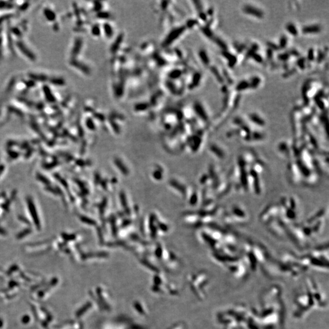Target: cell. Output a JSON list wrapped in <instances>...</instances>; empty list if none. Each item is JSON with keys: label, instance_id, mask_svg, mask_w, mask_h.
I'll return each mask as SVG.
<instances>
[{"label": "cell", "instance_id": "cell-1", "mask_svg": "<svg viewBox=\"0 0 329 329\" xmlns=\"http://www.w3.org/2000/svg\"><path fill=\"white\" fill-rule=\"evenodd\" d=\"M230 212L227 213L225 215L224 219L226 222L231 223L237 221V223L242 224L246 223L248 219L247 212L241 207L238 205H234L231 207Z\"/></svg>", "mask_w": 329, "mask_h": 329}, {"label": "cell", "instance_id": "cell-2", "mask_svg": "<svg viewBox=\"0 0 329 329\" xmlns=\"http://www.w3.org/2000/svg\"><path fill=\"white\" fill-rule=\"evenodd\" d=\"M243 11L245 13L252 15L254 17H257L258 18H262L263 17L264 15L262 10L252 5H246L243 7Z\"/></svg>", "mask_w": 329, "mask_h": 329}, {"label": "cell", "instance_id": "cell-3", "mask_svg": "<svg viewBox=\"0 0 329 329\" xmlns=\"http://www.w3.org/2000/svg\"><path fill=\"white\" fill-rule=\"evenodd\" d=\"M211 152L218 159L223 160L226 157V152L223 149V148H221L218 145H213L210 147Z\"/></svg>", "mask_w": 329, "mask_h": 329}, {"label": "cell", "instance_id": "cell-4", "mask_svg": "<svg viewBox=\"0 0 329 329\" xmlns=\"http://www.w3.org/2000/svg\"><path fill=\"white\" fill-rule=\"evenodd\" d=\"M321 28L320 26L317 25V24L306 26L302 28V32L304 34L318 33L321 31Z\"/></svg>", "mask_w": 329, "mask_h": 329}, {"label": "cell", "instance_id": "cell-5", "mask_svg": "<svg viewBox=\"0 0 329 329\" xmlns=\"http://www.w3.org/2000/svg\"><path fill=\"white\" fill-rule=\"evenodd\" d=\"M249 119L251 121L254 123L255 124H257L260 126H263L265 124V122L263 118H262L259 115L256 113H251L249 115Z\"/></svg>", "mask_w": 329, "mask_h": 329}, {"label": "cell", "instance_id": "cell-6", "mask_svg": "<svg viewBox=\"0 0 329 329\" xmlns=\"http://www.w3.org/2000/svg\"><path fill=\"white\" fill-rule=\"evenodd\" d=\"M223 55H224V57H225L226 58V59H228V61H229V65L230 66L232 67L234 66L235 63H237V58L235 55H232V54H231L230 52H227V51H223Z\"/></svg>", "mask_w": 329, "mask_h": 329}, {"label": "cell", "instance_id": "cell-7", "mask_svg": "<svg viewBox=\"0 0 329 329\" xmlns=\"http://www.w3.org/2000/svg\"><path fill=\"white\" fill-rule=\"evenodd\" d=\"M287 30L293 36H297L298 35V30L296 26V25L292 23H289L286 26Z\"/></svg>", "mask_w": 329, "mask_h": 329}, {"label": "cell", "instance_id": "cell-8", "mask_svg": "<svg viewBox=\"0 0 329 329\" xmlns=\"http://www.w3.org/2000/svg\"><path fill=\"white\" fill-rule=\"evenodd\" d=\"M261 80L259 77L254 76L251 79L249 83V88H256L260 84Z\"/></svg>", "mask_w": 329, "mask_h": 329}, {"label": "cell", "instance_id": "cell-9", "mask_svg": "<svg viewBox=\"0 0 329 329\" xmlns=\"http://www.w3.org/2000/svg\"><path fill=\"white\" fill-rule=\"evenodd\" d=\"M248 88H249V83L247 80H242L236 86V90L239 91L245 90Z\"/></svg>", "mask_w": 329, "mask_h": 329}, {"label": "cell", "instance_id": "cell-10", "mask_svg": "<svg viewBox=\"0 0 329 329\" xmlns=\"http://www.w3.org/2000/svg\"><path fill=\"white\" fill-rule=\"evenodd\" d=\"M288 44V38L285 35H282L280 38L279 40V47L281 49H284L287 47Z\"/></svg>", "mask_w": 329, "mask_h": 329}, {"label": "cell", "instance_id": "cell-11", "mask_svg": "<svg viewBox=\"0 0 329 329\" xmlns=\"http://www.w3.org/2000/svg\"><path fill=\"white\" fill-rule=\"evenodd\" d=\"M290 57V55L289 53L288 52H285V53H281L279 55H278V59L279 60H281V61H283V62H286L287 61L289 58Z\"/></svg>", "mask_w": 329, "mask_h": 329}, {"label": "cell", "instance_id": "cell-12", "mask_svg": "<svg viewBox=\"0 0 329 329\" xmlns=\"http://www.w3.org/2000/svg\"><path fill=\"white\" fill-rule=\"evenodd\" d=\"M251 57H252L254 60H255L256 62H257L258 63H262L263 61V59L262 55L259 54L257 52H256L254 54H252Z\"/></svg>", "mask_w": 329, "mask_h": 329}, {"label": "cell", "instance_id": "cell-13", "mask_svg": "<svg viewBox=\"0 0 329 329\" xmlns=\"http://www.w3.org/2000/svg\"><path fill=\"white\" fill-rule=\"evenodd\" d=\"M212 71L214 73L215 76L216 77V79H218L219 82H224V79L223 78V76L220 74V72L218 71V70H216L215 68H212Z\"/></svg>", "mask_w": 329, "mask_h": 329}, {"label": "cell", "instance_id": "cell-14", "mask_svg": "<svg viewBox=\"0 0 329 329\" xmlns=\"http://www.w3.org/2000/svg\"><path fill=\"white\" fill-rule=\"evenodd\" d=\"M201 57L202 58V60L204 61V62L205 63L206 65H209V58L208 57V55H207L206 52L204 51H202L201 52Z\"/></svg>", "mask_w": 329, "mask_h": 329}, {"label": "cell", "instance_id": "cell-15", "mask_svg": "<svg viewBox=\"0 0 329 329\" xmlns=\"http://www.w3.org/2000/svg\"><path fill=\"white\" fill-rule=\"evenodd\" d=\"M215 42L217 43V45H218L220 47L222 48L223 49H226V48H227L226 45V43H225L222 40H221V39L219 38H216L215 39Z\"/></svg>", "mask_w": 329, "mask_h": 329}, {"label": "cell", "instance_id": "cell-16", "mask_svg": "<svg viewBox=\"0 0 329 329\" xmlns=\"http://www.w3.org/2000/svg\"><path fill=\"white\" fill-rule=\"evenodd\" d=\"M297 65L301 69H302V70L305 69V68H306V59L304 58L299 59L297 62Z\"/></svg>", "mask_w": 329, "mask_h": 329}, {"label": "cell", "instance_id": "cell-17", "mask_svg": "<svg viewBox=\"0 0 329 329\" xmlns=\"http://www.w3.org/2000/svg\"><path fill=\"white\" fill-rule=\"evenodd\" d=\"M267 45H268V46L269 47V49H271L272 51H273V50L277 51V50L280 49V48H279V47L278 45H276L275 43H273V42H271V41H268V42L267 43Z\"/></svg>", "mask_w": 329, "mask_h": 329}, {"label": "cell", "instance_id": "cell-18", "mask_svg": "<svg viewBox=\"0 0 329 329\" xmlns=\"http://www.w3.org/2000/svg\"><path fill=\"white\" fill-rule=\"evenodd\" d=\"M45 13L46 16L49 19V20H53V19L55 18L54 13L52 11L49 10V9H47V10H45Z\"/></svg>", "mask_w": 329, "mask_h": 329}, {"label": "cell", "instance_id": "cell-19", "mask_svg": "<svg viewBox=\"0 0 329 329\" xmlns=\"http://www.w3.org/2000/svg\"><path fill=\"white\" fill-rule=\"evenodd\" d=\"M307 58L309 61H313L315 60V51L313 49H309L308 52Z\"/></svg>", "mask_w": 329, "mask_h": 329}]
</instances>
